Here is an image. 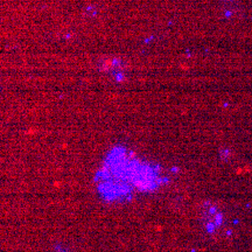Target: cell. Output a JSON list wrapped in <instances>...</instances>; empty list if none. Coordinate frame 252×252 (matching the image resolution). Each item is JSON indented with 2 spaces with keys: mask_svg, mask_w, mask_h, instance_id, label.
<instances>
[]
</instances>
